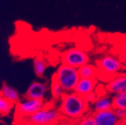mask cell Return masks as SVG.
I'll use <instances>...</instances> for the list:
<instances>
[{
  "label": "cell",
  "instance_id": "4",
  "mask_svg": "<svg viewBox=\"0 0 126 125\" xmlns=\"http://www.w3.org/2000/svg\"><path fill=\"white\" fill-rule=\"evenodd\" d=\"M53 78L62 86L65 93H69L74 91L75 87L80 80V76L78 69L62 64L58 68Z\"/></svg>",
  "mask_w": 126,
  "mask_h": 125
},
{
  "label": "cell",
  "instance_id": "6",
  "mask_svg": "<svg viewBox=\"0 0 126 125\" xmlns=\"http://www.w3.org/2000/svg\"><path fill=\"white\" fill-rule=\"evenodd\" d=\"M89 57L87 53L77 47L69 49L62 55V64L69 65L77 69L89 63Z\"/></svg>",
  "mask_w": 126,
  "mask_h": 125
},
{
  "label": "cell",
  "instance_id": "11",
  "mask_svg": "<svg viewBox=\"0 0 126 125\" xmlns=\"http://www.w3.org/2000/svg\"><path fill=\"white\" fill-rule=\"evenodd\" d=\"M93 106L95 112H101L109 110V109H113V98L108 95L98 96L97 100L93 103Z\"/></svg>",
  "mask_w": 126,
  "mask_h": 125
},
{
  "label": "cell",
  "instance_id": "19",
  "mask_svg": "<svg viewBox=\"0 0 126 125\" xmlns=\"http://www.w3.org/2000/svg\"><path fill=\"white\" fill-rule=\"evenodd\" d=\"M98 93L95 92V91H92V92H90L89 94H88V95H86L84 97L85 100L86 101V103L88 104L89 103H94V101H95L97 100V98L98 97Z\"/></svg>",
  "mask_w": 126,
  "mask_h": 125
},
{
  "label": "cell",
  "instance_id": "10",
  "mask_svg": "<svg viewBox=\"0 0 126 125\" xmlns=\"http://www.w3.org/2000/svg\"><path fill=\"white\" fill-rule=\"evenodd\" d=\"M98 84V81L95 79H87V78H80L74 92L82 97H85L86 95L92 92L95 89Z\"/></svg>",
  "mask_w": 126,
  "mask_h": 125
},
{
  "label": "cell",
  "instance_id": "13",
  "mask_svg": "<svg viewBox=\"0 0 126 125\" xmlns=\"http://www.w3.org/2000/svg\"><path fill=\"white\" fill-rule=\"evenodd\" d=\"M78 73L80 78L95 79L98 76V69L97 67L94 65L87 63L80 68H78Z\"/></svg>",
  "mask_w": 126,
  "mask_h": 125
},
{
  "label": "cell",
  "instance_id": "20",
  "mask_svg": "<svg viewBox=\"0 0 126 125\" xmlns=\"http://www.w3.org/2000/svg\"><path fill=\"white\" fill-rule=\"evenodd\" d=\"M115 114L117 117V118L119 119V121H123L125 120H126V110L125 109H113Z\"/></svg>",
  "mask_w": 126,
  "mask_h": 125
},
{
  "label": "cell",
  "instance_id": "18",
  "mask_svg": "<svg viewBox=\"0 0 126 125\" xmlns=\"http://www.w3.org/2000/svg\"><path fill=\"white\" fill-rule=\"evenodd\" d=\"M77 125H95V122H94L93 115L88 114L79 119Z\"/></svg>",
  "mask_w": 126,
  "mask_h": 125
},
{
  "label": "cell",
  "instance_id": "3",
  "mask_svg": "<svg viewBox=\"0 0 126 125\" xmlns=\"http://www.w3.org/2000/svg\"><path fill=\"white\" fill-rule=\"evenodd\" d=\"M98 76L100 80L109 82L114 76L119 74L123 68V64L117 57L112 55H106L97 61Z\"/></svg>",
  "mask_w": 126,
  "mask_h": 125
},
{
  "label": "cell",
  "instance_id": "2",
  "mask_svg": "<svg viewBox=\"0 0 126 125\" xmlns=\"http://www.w3.org/2000/svg\"><path fill=\"white\" fill-rule=\"evenodd\" d=\"M62 114L59 109L47 105L37 112L29 117L17 119L21 125H56L60 120Z\"/></svg>",
  "mask_w": 126,
  "mask_h": 125
},
{
  "label": "cell",
  "instance_id": "7",
  "mask_svg": "<svg viewBox=\"0 0 126 125\" xmlns=\"http://www.w3.org/2000/svg\"><path fill=\"white\" fill-rule=\"evenodd\" d=\"M47 92H48V85L46 83L35 81L28 87L25 94V97L45 100L44 99Z\"/></svg>",
  "mask_w": 126,
  "mask_h": 125
},
{
  "label": "cell",
  "instance_id": "8",
  "mask_svg": "<svg viewBox=\"0 0 126 125\" xmlns=\"http://www.w3.org/2000/svg\"><path fill=\"white\" fill-rule=\"evenodd\" d=\"M92 115L95 125H119L120 124L113 109L106 111L94 112Z\"/></svg>",
  "mask_w": 126,
  "mask_h": 125
},
{
  "label": "cell",
  "instance_id": "9",
  "mask_svg": "<svg viewBox=\"0 0 126 125\" xmlns=\"http://www.w3.org/2000/svg\"><path fill=\"white\" fill-rule=\"evenodd\" d=\"M106 91L113 95L126 93V74H118L107 83Z\"/></svg>",
  "mask_w": 126,
  "mask_h": 125
},
{
  "label": "cell",
  "instance_id": "17",
  "mask_svg": "<svg viewBox=\"0 0 126 125\" xmlns=\"http://www.w3.org/2000/svg\"><path fill=\"white\" fill-rule=\"evenodd\" d=\"M113 109H122L126 110V93H119L113 97Z\"/></svg>",
  "mask_w": 126,
  "mask_h": 125
},
{
  "label": "cell",
  "instance_id": "16",
  "mask_svg": "<svg viewBox=\"0 0 126 125\" xmlns=\"http://www.w3.org/2000/svg\"><path fill=\"white\" fill-rule=\"evenodd\" d=\"M50 91L53 97L55 100H61L62 96L65 95V91L62 88V86L53 79L52 78L51 85H50Z\"/></svg>",
  "mask_w": 126,
  "mask_h": 125
},
{
  "label": "cell",
  "instance_id": "15",
  "mask_svg": "<svg viewBox=\"0 0 126 125\" xmlns=\"http://www.w3.org/2000/svg\"><path fill=\"white\" fill-rule=\"evenodd\" d=\"M15 104L7 100L0 94V115L8 116L14 109Z\"/></svg>",
  "mask_w": 126,
  "mask_h": 125
},
{
  "label": "cell",
  "instance_id": "5",
  "mask_svg": "<svg viewBox=\"0 0 126 125\" xmlns=\"http://www.w3.org/2000/svg\"><path fill=\"white\" fill-rule=\"evenodd\" d=\"M47 105V103L44 100L30 99L24 97L20 100L14 107V117L15 119L29 117L34 113L39 111Z\"/></svg>",
  "mask_w": 126,
  "mask_h": 125
},
{
  "label": "cell",
  "instance_id": "1",
  "mask_svg": "<svg viewBox=\"0 0 126 125\" xmlns=\"http://www.w3.org/2000/svg\"><path fill=\"white\" fill-rule=\"evenodd\" d=\"M59 110L62 115L72 120H79L89 112V104L84 97L74 91L65 93L61 98Z\"/></svg>",
  "mask_w": 126,
  "mask_h": 125
},
{
  "label": "cell",
  "instance_id": "21",
  "mask_svg": "<svg viewBox=\"0 0 126 125\" xmlns=\"http://www.w3.org/2000/svg\"><path fill=\"white\" fill-rule=\"evenodd\" d=\"M119 125H126V120L123 121H121Z\"/></svg>",
  "mask_w": 126,
  "mask_h": 125
},
{
  "label": "cell",
  "instance_id": "12",
  "mask_svg": "<svg viewBox=\"0 0 126 125\" xmlns=\"http://www.w3.org/2000/svg\"><path fill=\"white\" fill-rule=\"evenodd\" d=\"M0 94L14 104H17L20 100V95L19 92L14 88L6 83H4L0 88Z\"/></svg>",
  "mask_w": 126,
  "mask_h": 125
},
{
  "label": "cell",
  "instance_id": "14",
  "mask_svg": "<svg viewBox=\"0 0 126 125\" xmlns=\"http://www.w3.org/2000/svg\"><path fill=\"white\" fill-rule=\"evenodd\" d=\"M32 65L35 74L38 77H43L47 68V64L45 60L41 57H36L33 60Z\"/></svg>",
  "mask_w": 126,
  "mask_h": 125
}]
</instances>
